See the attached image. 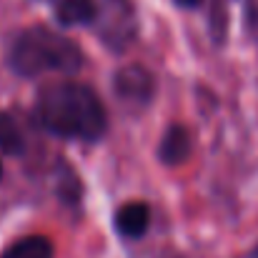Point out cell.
Listing matches in <instances>:
<instances>
[{
  "label": "cell",
  "mask_w": 258,
  "mask_h": 258,
  "mask_svg": "<svg viewBox=\"0 0 258 258\" xmlns=\"http://www.w3.org/2000/svg\"><path fill=\"white\" fill-rule=\"evenodd\" d=\"M113 226H115L118 236H123V238H131V241L141 238L151 226V206L143 201H131V203L120 206L113 216Z\"/></svg>",
  "instance_id": "5b68a950"
},
{
  "label": "cell",
  "mask_w": 258,
  "mask_h": 258,
  "mask_svg": "<svg viewBox=\"0 0 258 258\" xmlns=\"http://www.w3.org/2000/svg\"><path fill=\"white\" fill-rule=\"evenodd\" d=\"M173 3H175L178 8H198L203 0H173Z\"/></svg>",
  "instance_id": "30bf717a"
},
{
  "label": "cell",
  "mask_w": 258,
  "mask_h": 258,
  "mask_svg": "<svg viewBox=\"0 0 258 258\" xmlns=\"http://www.w3.org/2000/svg\"><path fill=\"white\" fill-rule=\"evenodd\" d=\"M0 178H3V163H0Z\"/></svg>",
  "instance_id": "8fae6325"
},
{
  "label": "cell",
  "mask_w": 258,
  "mask_h": 258,
  "mask_svg": "<svg viewBox=\"0 0 258 258\" xmlns=\"http://www.w3.org/2000/svg\"><path fill=\"white\" fill-rule=\"evenodd\" d=\"M113 88H115V95L123 103L148 105L151 98H153V93H156V78L151 76L148 68H143L138 63H131V66H123L115 73Z\"/></svg>",
  "instance_id": "277c9868"
},
{
  "label": "cell",
  "mask_w": 258,
  "mask_h": 258,
  "mask_svg": "<svg viewBox=\"0 0 258 258\" xmlns=\"http://www.w3.org/2000/svg\"><path fill=\"white\" fill-rule=\"evenodd\" d=\"M0 151L10 158H18L25 151V136L20 131V123L10 113H0Z\"/></svg>",
  "instance_id": "9c48e42d"
},
{
  "label": "cell",
  "mask_w": 258,
  "mask_h": 258,
  "mask_svg": "<svg viewBox=\"0 0 258 258\" xmlns=\"http://www.w3.org/2000/svg\"><path fill=\"white\" fill-rule=\"evenodd\" d=\"M8 66L20 78H38L45 73H76L83 68V50L68 35L45 25H30L8 45Z\"/></svg>",
  "instance_id": "7a4b0ae2"
},
{
  "label": "cell",
  "mask_w": 258,
  "mask_h": 258,
  "mask_svg": "<svg viewBox=\"0 0 258 258\" xmlns=\"http://www.w3.org/2000/svg\"><path fill=\"white\" fill-rule=\"evenodd\" d=\"M100 15L95 0H55V20L66 28L90 25Z\"/></svg>",
  "instance_id": "52a82bcc"
},
{
  "label": "cell",
  "mask_w": 258,
  "mask_h": 258,
  "mask_svg": "<svg viewBox=\"0 0 258 258\" xmlns=\"http://www.w3.org/2000/svg\"><path fill=\"white\" fill-rule=\"evenodd\" d=\"M95 23H100V28H98L100 38L115 50L125 48L133 40L136 18H133V8H131L128 0H110L105 5V13L98 15Z\"/></svg>",
  "instance_id": "3957f363"
},
{
  "label": "cell",
  "mask_w": 258,
  "mask_h": 258,
  "mask_svg": "<svg viewBox=\"0 0 258 258\" xmlns=\"http://www.w3.org/2000/svg\"><path fill=\"white\" fill-rule=\"evenodd\" d=\"M0 258H53V243L48 236L33 233L13 241L0 251Z\"/></svg>",
  "instance_id": "ba28073f"
},
{
  "label": "cell",
  "mask_w": 258,
  "mask_h": 258,
  "mask_svg": "<svg viewBox=\"0 0 258 258\" xmlns=\"http://www.w3.org/2000/svg\"><path fill=\"white\" fill-rule=\"evenodd\" d=\"M38 123L55 138L95 143L108 131V113L100 95L78 81H55L38 93Z\"/></svg>",
  "instance_id": "6da1fadb"
},
{
  "label": "cell",
  "mask_w": 258,
  "mask_h": 258,
  "mask_svg": "<svg viewBox=\"0 0 258 258\" xmlns=\"http://www.w3.org/2000/svg\"><path fill=\"white\" fill-rule=\"evenodd\" d=\"M256 13H258V5H256Z\"/></svg>",
  "instance_id": "7c38bea8"
},
{
  "label": "cell",
  "mask_w": 258,
  "mask_h": 258,
  "mask_svg": "<svg viewBox=\"0 0 258 258\" xmlns=\"http://www.w3.org/2000/svg\"><path fill=\"white\" fill-rule=\"evenodd\" d=\"M193 151V136L185 125L180 123H173L166 128L163 138H161V146H158V158L161 163L166 166H180L183 161H188Z\"/></svg>",
  "instance_id": "8992f818"
}]
</instances>
